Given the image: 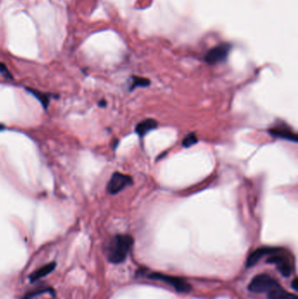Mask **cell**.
I'll list each match as a JSON object with an SVG mask.
<instances>
[{
	"label": "cell",
	"mask_w": 298,
	"mask_h": 299,
	"mask_svg": "<svg viewBox=\"0 0 298 299\" xmlns=\"http://www.w3.org/2000/svg\"><path fill=\"white\" fill-rule=\"evenodd\" d=\"M134 240L128 234H116L110 240L106 249L107 258L111 264H119L124 262L132 250Z\"/></svg>",
	"instance_id": "obj_1"
},
{
	"label": "cell",
	"mask_w": 298,
	"mask_h": 299,
	"mask_svg": "<svg viewBox=\"0 0 298 299\" xmlns=\"http://www.w3.org/2000/svg\"><path fill=\"white\" fill-rule=\"evenodd\" d=\"M279 282L267 274H260L250 282L248 289L253 293H267V291L278 285Z\"/></svg>",
	"instance_id": "obj_2"
},
{
	"label": "cell",
	"mask_w": 298,
	"mask_h": 299,
	"mask_svg": "<svg viewBox=\"0 0 298 299\" xmlns=\"http://www.w3.org/2000/svg\"><path fill=\"white\" fill-rule=\"evenodd\" d=\"M148 277L150 280H157V281L166 282L167 284L173 287L174 290L177 292H180V293L189 292L190 290H192V287L189 284L188 282L184 281L183 278H180V277H172V276L165 275L162 273L157 272L149 274Z\"/></svg>",
	"instance_id": "obj_3"
},
{
	"label": "cell",
	"mask_w": 298,
	"mask_h": 299,
	"mask_svg": "<svg viewBox=\"0 0 298 299\" xmlns=\"http://www.w3.org/2000/svg\"><path fill=\"white\" fill-rule=\"evenodd\" d=\"M282 249H279L271 255H267V264H274L276 265V268L279 272L281 274L282 277H289L292 273V268L293 265L291 264V262L288 256L282 255Z\"/></svg>",
	"instance_id": "obj_4"
},
{
	"label": "cell",
	"mask_w": 298,
	"mask_h": 299,
	"mask_svg": "<svg viewBox=\"0 0 298 299\" xmlns=\"http://www.w3.org/2000/svg\"><path fill=\"white\" fill-rule=\"evenodd\" d=\"M132 184L133 180L132 177L123 174L121 172H115L107 185V192L110 194H118L126 186Z\"/></svg>",
	"instance_id": "obj_5"
},
{
	"label": "cell",
	"mask_w": 298,
	"mask_h": 299,
	"mask_svg": "<svg viewBox=\"0 0 298 299\" xmlns=\"http://www.w3.org/2000/svg\"><path fill=\"white\" fill-rule=\"evenodd\" d=\"M230 49L231 47L228 44L217 46L214 49H211L210 51L206 53L205 61L210 65H215L217 63L225 62L228 58Z\"/></svg>",
	"instance_id": "obj_6"
},
{
	"label": "cell",
	"mask_w": 298,
	"mask_h": 299,
	"mask_svg": "<svg viewBox=\"0 0 298 299\" xmlns=\"http://www.w3.org/2000/svg\"><path fill=\"white\" fill-rule=\"evenodd\" d=\"M268 133L272 136L298 143V135L292 131V128L289 127L285 123H276V126L268 130Z\"/></svg>",
	"instance_id": "obj_7"
},
{
	"label": "cell",
	"mask_w": 298,
	"mask_h": 299,
	"mask_svg": "<svg viewBox=\"0 0 298 299\" xmlns=\"http://www.w3.org/2000/svg\"><path fill=\"white\" fill-rule=\"evenodd\" d=\"M279 249L278 248H272V247H263V248H260L258 249L254 250L253 253H251L248 260H247V267L248 268H251L254 266L255 264L259 263V261L263 258L264 256H267V255H271L273 253H275L276 251L278 250Z\"/></svg>",
	"instance_id": "obj_8"
},
{
	"label": "cell",
	"mask_w": 298,
	"mask_h": 299,
	"mask_svg": "<svg viewBox=\"0 0 298 299\" xmlns=\"http://www.w3.org/2000/svg\"><path fill=\"white\" fill-rule=\"evenodd\" d=\"M267 299H298L297 295L290 293L283 289L280 283L267 291Z\"/></svg>",
	"instance_id": "obj_9"
},
{
	"label": "cell",
	"mask_w": 298,
	"mask_h": 299,
	"mask_svg": "<svg viewBox=\"0 0 298 299\" xmlns=\"http://www.w3.org/2000/svg\"><path fill=\"white\" fill-rule=\"evenodd\" d=\"M55 268H56V264L54 262L46 264L44 266L40 267V268L36 269L32 273L31 275L29 276V280L32 282L38 281V280H40L41 278L47 277L50 273L53 272Z\"/></svg>",
	"instance_id": "obj_10"
},
{
	"label": "cell",
	"mask_w": 298,
	"mask_h": 299,
	"mask_svg": "<svg viewBox=\"0 0 298 299\" xmlns=\"http://www.w3.org/2000/svg\"><path fill=\"white\" fill-rule=\"evenodd\" d=\"M158 127V123L154 119H146L138 123L136 126V132L142 137L145 136L147 133L153 131Z\"/></svg>",
	"instance_id": "obj_11"
},
{
	"label": "cell",
	"mask_w": 298,
	"mask_h": 299,
	"mask_svg": "<svg viewBox=\"0 0 298 299\" xmlns=\"http://www.w3.org/2000/svg\"><path fill=\"white\" fill-rule=\"evenodd\" d=\"M198 142L197 136L194 133L188 134L187 136H184V139L182 141V146L184 148H189L193 145H196Z\"/></svg>",
	"instance_id": "obj_12"
},
{
	"label": "cell",
	"mask_w": 298,
	"mask_h": 299,
	"mask_svg": "<svg viewBox=\"0 0 298 299\" xmlns=\"http://www.w3.org/2000/svg\"><path fill=\"white\" fill-rule=\"evenodd\" d=\"M149 83H150V82L148 79L134 76L133 77V83H132L131 89L132 90V89L137 88V87H147V86H149Z\"/></svg>",
	"instance_id": "obj_13"
},
{
	"label": "cell",
	"mask_w": 298,
	"mask_h": 299,
	"mask_svg": "<svg viewBox=\"0 0 298 299\" xmlns=\"http://www.w3.org/2000/svg\"><path fill=\"white\" fill-rule=\"evenodd\" d=\"M50 290L48 289V290H33V291H32V292H29V293H27L24 298H22L21 299H33V298H35L36 296H39V295L44 294L45 292H49Z\"/></svg>",
	"instance_id": "obj_14"
},
{
	"label": "cell",
	"mask_w": 298,
	"mask_h": 299,
	"mask_svg": "<svg viewBox=\"0 0 298 299\" xmlns=\"http://www.w3.org/2000/svg\"><path fill=\"white\" fill-rule=\"evenodd\" d=\"M0 73L5 76L6 78H12V75L10 74L9 71L6 68V66L1 62H0Z\"/></svg>",
	"instance_id": "obj_15"
},
{
	"label": "cell",
	"mask_w": 298,
	"mask_h": 299,
	"mask_svg": "<svg viewBox=\"0 0 298 299\" xmlns=\"http://www.w3.org/2000/svg\"><path fill=\"white\" fill-rule=\"evenodd\" d=\"M291 287H292L296 291L298 290V279L297 277H295L293 279V281L291 282Z\"/></svg>",
	"instance_id": "obj_16"
},
{
	"label": "cell",
	"mask_w": 298,
	"mask_h": 299,
	"mask_svg": "<svg viewBox=\"0 0 298 299\" xmlns=\"http://www.w3.org/2000/svg\"><path fill=\"white\" fill-rule=\"evenodd\" d=\"M100 105H102V106H105L106 105V102L105 101H101V102H100Z\"/></svg>",
	"instance_id": "obj_17"
}]
</instances>
